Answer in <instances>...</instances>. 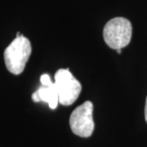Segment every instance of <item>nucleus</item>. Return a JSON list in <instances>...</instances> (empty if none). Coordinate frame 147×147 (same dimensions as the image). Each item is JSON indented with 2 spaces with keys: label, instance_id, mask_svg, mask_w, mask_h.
<instances>
[{
  "label": "nucleus",
  "instance_id": "obj_1",
  "mask_svg": "<svg viewBox=\"0 0 147 147\" xmlns=\"http://www.w3.org/2000/svg\"><path fill=\"white\" fill-rule=\"evenodd\" d=\"M31 52V43L27 38L22 34L16 37L4 51V61L8 71L16 75L22 73Z\"/></svg>",
  "mask_w": 147,
  "mask_h": 147
},
{
  "label": "nucleus",
  "instance_id": "obj_3",
  "mask_svg": "<svg viewBox=\"0 0 147 147\" xmlns=\"http://www.w3.org/2000/svg\"><path fill=\"white\" fill-rule=\"evenodd\" d=\"M56 88L59 96V103L70 105L78 99L82 90L79 80L75 79L69 69H60L55 74Z\"/></svg>",
  "mask_w": 147,
  "mask_h": 147
},
{
  "label": "nucleus",
  "instance_id": "obj_6",
  "mask_svg": "<svg viewBox=\"0 0 147 147\" xmlns=\"http://www.w3.org/2000/svg\"><path fill=\"white\" fill-rule=\"evenodd\" d=\"M145 118H146V121L147 123V97L146 100V106H145Z\"/></svg>",
  "mask_w": 147,
  "mask_h": 147
},
{
  "label": "nucleus",
  "instance_id": "obj_5",
  "mask_svg": "<svg viewBox=\"0 0 147 147\" xmlns=\"http://www.w3.org/2000/svg\"><path fill=\"white\" fill-rule=\"evenodd\" d=\"M42 86L32 95V100L34 102H47L49 108L55 110L59 104V96L56 85L52 82L49 74H43L40 77Z\"/></svg>",
  "mask_w": 147,
  "mask_h": 147
},
{
  "label": "nucleus",
  "instance_id": "obj_2",
  "mask_svg": "<svg viewBox=\"0 0 147 147\" xmlns=\"http://www.w3.org/2000/svg\"><path fill=\"white\" fill-rule=\"evenodd\" d=\"M132 35L130 21L124 17H115L105 24L103 38L105 43L112 49H122L129 44Z\"/></svg>",
  "mask_w": 147,
  "mask_h": 147
},
{
  "label": "nucleus",
  "instance_id": "obj_7",
  "mask_svg": "<svg viewBox=\"0 0 147 147\" xmlns=\"http://www.w3.org/2000/svg\"><path fill=\"white\" fill-rule=\"evenodd\" d=\"M117 53H118V54H121V53H122L121 49H118V50H117Z\"/></svg>",
  "mask_w": 147,
  "mask_h": 147
},
{
  "label": "nucleus",
  "instance_id": "obj_4",
  "mask_svg": "<svg viewBox=\"0 0 147 147\" xmlns=\"http://www.w3.org/2000/svg\"><path fill=\"white\" fill-rule=\"evenodd\" d=\"M69 126L74 133L81 137H89L94 131L93 104L87 100L75 108L69 118Z\"/></svg>",
  "mask_w": 147,
  "mask_h": 147
}]
</instances>
